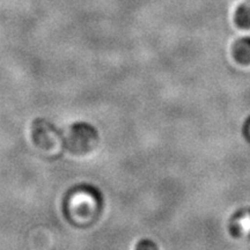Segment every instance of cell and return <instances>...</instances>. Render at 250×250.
I'll list each match as a JSON object with an SVG mask.
<instances>
[{"instance_id": "1", "label": "cell", "mask_w": 250, "mask_h": 250, "mask_svg": "<svg viewBox=\"0 0 250 250\" xmlns=\"http://www.w3.org/2000/svg\"><path fill=\"white\" fill-rule=\"evenodd\" d=\"M98 130L87 122H77L71 126L67 138H65L62 146L68 152L74 154H83L89 152L98 143Z\"/></svg>"}, {"instance_id": "6", "label": "cell", "mask_w": 250, "mask_h": 250, "mask_svg": "<svg viewBox=\"0 0 250 250\" xmlns=\"http://www.w3.org/2000/svg\"><path fill=\"white\" fill-rule=\"evenodd\" d=\"M138 250H156V247L154 243L152 241H149V240H144L138 245Z\"/></svg>"}, {"instance_id": "5", "label": "cell", "mask_w": 250, "mask_h": 250, "mask_svg": "<svg viewBox=\"0 0 250 250\" xmlns=\"http://www.w3.org/2000/svg\"><path fill=\"white\" fill-rule=\"evenodd\" d=\"M235 22L242 29H250V4L242 5L237 8Z\"/></svg>"}, {"instance_id": "3", "label": "cell", "mask_w": 250, "mask_h": 250, "mask_svg": "<svg viewBox=\"0 0 250 250\" xmlns=\"http://www.w3.org/2000/svg\"><path fill=\"white\" fill-rule=\"evenodd\" d=\"M230 230L239 237L250 236V211L239 212L230 220Z\"/></svg>"}, {"instance_id": "7", "label": "cell", "mask_w": 250, "mask_h": 250, "mask_svg": "<svg viewBox=\"0 0 250 250\" xmlns=\"http://www.w3.org/2000/svg\"><path fill=\"white\" fill-rule=\"evenodd\" d=\"M246 133H247V136H248V138H249V140H250V120L248 121V123H247Z\"/></svg>"}, {"instance_id": "2", "label": "cell", "mask_w": 250, "mask_h": 250, "mask_svg": "<svg viewBox=\"0 0 250 250\" xmlns=\"http://www.w3.org/2000/svg\"><path fill=\"white\" fill-rule=\"evenodd\" d=\"M31 136H33L34 143L41 148H50L52 145V136H56L58 139L64 143L65 137H62L61 131L55 126L54 124L50 123L49 121L42 120H35L33 123V130H31Z\"/></svg>"}, {"instance_id": "4", "label": "cell", "mask_w": 250, "mask_h": 250, "mask_svg": "<svg viewBox=\"0 0 250 250\" xmlns=\"http://www.w3.org/2000/svg\"><path fill=\"white\" fill-rule=\"evenodd\" d=\"M233 57L241 65L250 64V39H241L236 41L232 50Z\"/></svg>"}]
</instances>
